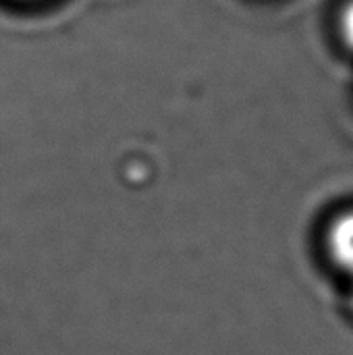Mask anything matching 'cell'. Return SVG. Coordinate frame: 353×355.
<instances>
[{"instance_id":"277c9868","label":"cell","mask_w":353,"mask_h":355,"mask_svg":"<svg viewBox=\"0 0 353 355\" xmlns=\"http://www.w3.org/2000/svg\"><path fill=\"white\" fill-rule=\"evenodd\" d=\"M352 306H353V291H352Z\"/></svg>"},{"instance_id":"6da1fadb","label":"cell","mask_w":353,"mask_h":355,"mask_svg":"<svg viewBox=\"0 0 353 355\" xmlns=\"http://www.w3.org/2000/svg\"><path fill=\"white\" fill-rule=\"evenodd\" d=\"M325 250L341 272L353 277V210L341 212L331 220L325 233Z\"/></svg>"},{"instance_id":"7a4b0ae2","label":"cell","mask_w":353,"mask_h":355,"mask_svg":"<svg viewBox=\"0 0 353 355\" xmlns=\"http://www.w3.org/2000/svg\"><path fill=\"white\" fill-rule=\"evenodd\" d=\"M337 25H339V33H341L343 44H345L350 50H353V0H350V2L341 8Z\"/></svg>"},{"instance_id":"3957f363","label":"cell","mask_w":353,"mask_h":355,"mask_svg":"<svg viewBox=\"0 0 353 355\" xmlns=\"http://www.w3.org/2000/svg\"><path fill=\"white\" fill-rule=\"evenodd\" d=\"M52 0H0V8L12 10V12H27V10H35L40 6H46Z\"/></svg>"}]
</instances>
